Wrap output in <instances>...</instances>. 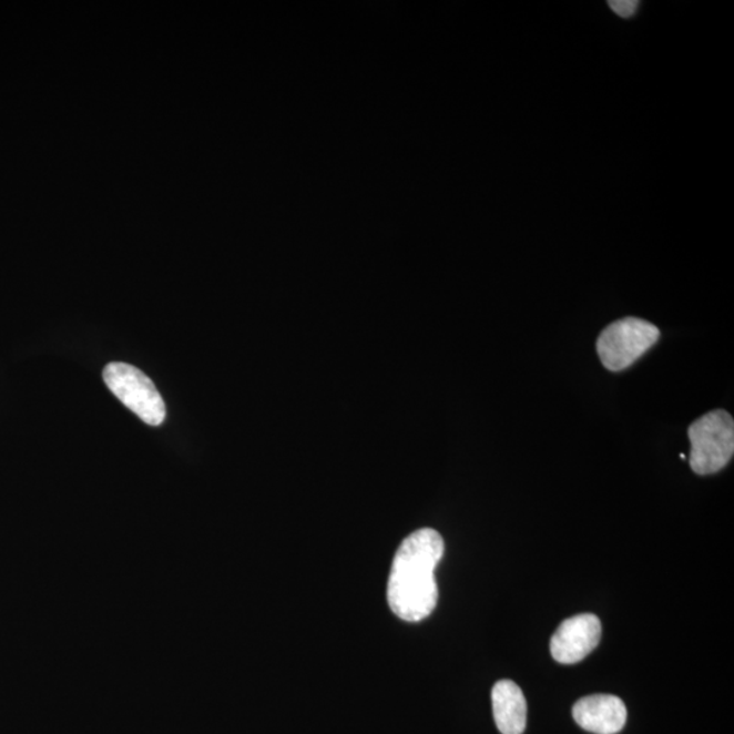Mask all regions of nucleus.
<instances>
[{
	"instance_id": "obj_1",
	"label": "nucleus",
	"mask_w": 734,
	"mask_h": 734,
	"mask_svg": "<svg viewBox=\"0 0 734 734\" xmlns=\"http://www.w3.org/2000/svg\"><path fill=\"white\" fill-rule=\"evenodd\" d=\"M444 552L441 534L430 528L414 532L397 550L388 580V604L401 621L420 622L436 610L435 571Z\"/></svg>"
},
{
	"instance_id": "obj_2",
	"label": "nucleus",
	"mask_w": 734,
	"mask_h": 734,
	"mask_svg": "<svg viewBox=\"0 0 734 734\" xmlns=\"http://www.w3.org/2000/svg\"><path fill=\"white\" fill-rule=\"evenodd\" d=\"M690 466L697 475L721 471L734 453V422L732 415L714 410L690 426Z\"/></svg>"
},
{
	"instance_id": "obj_3",
	"label": "nucleus",
	"mask_w": 734,
	"mask_h": 734,
	"mask_svg": "<svg viewBox=\"0 0 734 734\" xmlns=\"http://www.w3.org/2000/svg\"><path fill=\"white\" fill-rule=\"evenodd\" d=\"M660 339V330L641 318H622L608 325L598 340L601 363L608 370L625 369L640 359Z\"/></svg>"
},
{
	"instance_id": "obj_4",
	"label": "nucleus",
	"mask_w": 734,
	"mask_h": 734,
	"mask_svg": "<svg viewBox=\"0 0 734 734\" xmlns=\"http://www.w3.org/2000/svg\"><path fill=\"white\" fill-rule=\"evenodd\" d=\"M104 381L111 393L143 422L152 426L164 424V399L150 378L135 366L114 363L105 367Z\"/></svg>"
},
{
	"instance_id": "obj_5",
	"label": "nucleus",
	"mask_w": 734,
	"mask_h": 734,
	"mask_svg": "<svg viewBox=\"0 0 734 734\" xmlns=\"http://www.w3.org/2000/svg\"><path fill=\"white\" fill-rule=\"evenodd\" d=\"M600 640V619L592 613H582L559 625L552 635L551 654L561 664L580 663L599 646Z\"/></svg>"
},
{
	"instance_id": "obj_6",
	"label": "nucleus",
	"mask_w": 734,
	"mask_h": 734,
	"mask_svg": "<svg viewBox=\"0 0 734 734\" xmlns=\"http://www.w3.org/2000/svg\"><path fill=\"white\" fill-rule=\"evenodd\" d=\"M573 717L588 732L616 734L628 721V708L621 697L615 695H591L575 703Z\"/></svg>"
},
{
	"instance_id": "obj_7",
	"label": "nucleus",
	"mask_w": 734,
	"mask_h": 734,
	"mask_svg": "<svg viewBox=\"0 0 734 734\" xmlns=\"http://www.w3.org/2000/svg\"><path fill=\"white\" fill-rule=\"evenodd\" d=\"M492 713L502 734H522L527 727V701L511 680H501L491 692Z\"/></svg>"
},
{
	"instance_id": "obj_8",
	"label": "nucleus",
	"mask_w": 734,
	"mask_h": 734,
	"mask_svg": "<svg viewBox=\"0 0 734 734\" xmlns=\"http://www.w3.org/2000/svg\"><path fill=\"white\" fill-rule=\"evenodd\" d=\"M608 4H610V8L615 11L618 16L630 18L635 14L640 2H634V0H621V2H613L612 0V2H608Z\"/></svg>"
}]
</instances>
